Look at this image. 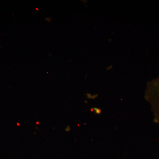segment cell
<instances>
[{"mask_svg":"<svg viewBox=\"0 0 159 159\" xmlns=\"http://www.w3.org/2000/svg\"><path fill=\"white\" fill-rule=\"evenodd\" d=\"M146 98L151 105L154 121L159 123V77L148 84Z\"/></svg>","mask_w":159,"mask_h":159,"instance_id":"cell-1","label":"cell"}]
</instances>
